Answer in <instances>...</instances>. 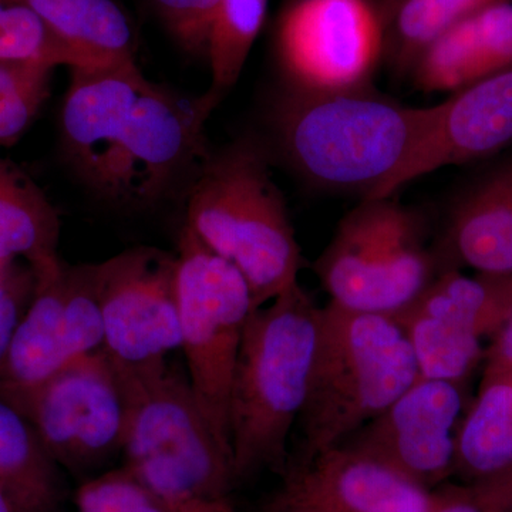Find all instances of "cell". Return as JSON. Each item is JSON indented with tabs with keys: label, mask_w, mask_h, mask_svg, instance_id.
<instances>
[{
	"label": "cell",
	"mask_w": 512,
	"mask_h": 512,
	"mask_svg": "<svg viewBox=\"0 0 512 512\" xmlns=\"http://www.w3.org/2000/svg\"><path fill=\"white\" fill-rule=\"evenodd\" d=\"M437 114L404 185L450 165L473 163L512 141V69L451 94Z\"/></svg>",
	"instance_id": "cell-15"
},
{
	"label": "cell",
	"mask_w": 512,
	"mask_h": 512,
	"mask_svg": "<svg viewBox=\"0 0 512 512\" xmlns=\"http://www.w3.org/2000/svg\"><path fill=\"white\" fill-rule=\"evenodd\" d=\"M319 319V306L299 282L252 312L229 403L235 480L284 466L289 436L308 397Z\"/></svg>",
	"instance_id": "cell-3"
},
{
	"label": "cell",
	"mask_w": 512,
	"mask_h": 512,
	"mask_svg": "<svg viewBox=\"0 0 512 512\" xmlns=\"http://www.w3.org/2000/svg\"><path fill=\"white\" fill-rule=\"evenodd\" d=\"M437 106L410 107L372 89L291 92L276 111L286 158L305 180L363 200L393 197L430 136Z\"/></svg>",
	"instance_id": "cell-2"
},
{
	"label": "cell",
	"mask_w": 512,
	"mask_h": 512,
	"mask_svg": "<svg viewBox=\"0 0 512 512\" xmlns=\"http://www.w3.org/2000/svg\"><path fill=\"white\" fill-rule=\"evenodd\" d=\"M168 32L190 53L207 50L208 33L221 0H153Z\"/></svg>",
	"instance_id": "cell-29"
},
{
	"label": "cell",
	"mask_w": 512,
	"mask_h": 512,
	"mask_svg": "<svg viewBox=\"0 0 512 512\" xmlns=\"http://www.w3.org/2000/svg\"><path fill=\"white\" fill-rule=\"evenodd\" d=\"M410 69L423 92L451 94L512 69V3L450 26L421 50Z\"/></svg>",
	"instance_id": "cell-16"
},
{
	"label": "cell",
	"mask_w": 512,
	"mask_h": 512,
	"mask_svg": "<svg viewBox=\"0 0 512 512\" xmlns=\"http://www.w3.org/2000/svg\"><path fill=\"white\" fill-rule=\"evenodd\" d=\"M177 256L134 248L99 264L103 350L120 366L157 362L181 348Z\"/></svg>",
	"instance_id": "cell-12"
},
{
	"label": "cell",
	"mask_w": 512,
	"mask_h": 512,
	"mask_svg": "<svg viewBox=\"0 0 512 512\" xmlns=\"http://www.w3.org/2000/svg\"><path fill=\"white\" fill-rule=\"evenodd\" d=\"M284 512H306V511H299V510H288V511H284Z\"/></svg>",
	"instance_id": "cell-38"
},
{
	"label": "cell",
	"mask_w": 512,
	"mask_h": 512,
	"mask_svg": "<svg viewBox=\"0 0 512 512\" xmlns=\"http://www.w3.org/2000/svg\"><path fill=\"white\" fill-rule=\"evenodd\" d=\"M35 292V275L32 269L18 268L13 262L0 271V363L18 328L23 313L28 309Z\"/></svg>",
	"instance_id": "cell-30"
},
{
	"label": "cell",
	"mask_w": 512,
	"mask_h": 512,
	"mask_svg": "<svg viewBox=\"0 0 512 512\" xmlns=\"http://www.w3.org/2000/svg\"><path fill=\"white\" fill-rule=\"evenodd\" d=\"M512 470V372H485L480 392L458 424L454 474L468 485Z\"/></svg>",
	"instance_id": "cell-20"
},
{
	"label": "cell",
	"mask_w": 512,
	"mask_h": 512,
	"mask_svg": "<svg viewBox=\"0 0 512 512\" xmlns=\"http://www.w3.org/2000/svg\"><path fill=\"white\" fill-rule=\"evenodd\" d=\"M220 101L154 84L136 60L74 69L64 97V150L84 181L113 201L158 200L204 150L205 121Z\"/></svg>",
	"instance_id": "cell-1"
},
{
	"label": "cell",
	"mask_w": 512,
	"mask_h": 512,
	"mask_svg": "<svg viewBox=\"0 0 512 512\" xmlns=\"http://www.w3.org/2000/svg\"><path fill=\"white\" fill-rule=\"evenodd\" d=\"M463 403L461 383L417 377L343 446L433 491L454 474Z\"/></svg>",
	"instance_id": "cell-13"
},
{
	"label": "cell",
	"mask_w": 512,
	"mask_h": 512,
	"mask_svg": "<svg viewBox=\"0 0 512 512\" xmlns=\"http://www.w3.org/2000/svg\"><path fill=\"white\" fill-rule=\"evenodd\" d=\"M19 2H25V0H19Z\"/></svg>",
	"instance_id": "cell-40"
},
{
	"label": "cell",
	"mask_w": 512,
	"mask_h": 512,
	"mask_svg": "<svg viewBox=\"0 0 512 512\" xmlns=\"http://www.w3.org/2000/svg\"><path fill=\"white\" fill-rule=\"evenodd\" d=\"M64 330L70 362L103 350L104 323L101 312L99 264H66Z\"/></svg>",
	"instance_id": "cell-27"
},
{
	"label": "cell",
	"mask_w": 512,
	"mask_h": 512,
	"mask_svg": "<svg viewBox=\"0 0 512 512\" xmlns=\"http://www.w3.org/2000/svg\"><path fill=\"white\" fill-rule=\"evenodd\" d=\"M113 365L126 404L124 467L170 512L227 500L235 481L232 457L205 419L188 377L167 359Z\"/></svg>",
	"instance_id": "cell-4"
},
{
	"label": "cell",
	"mask_w": 512,
	"mask_h": 512,
	"mask_svg": "<svg viewBox=\"0 0 512 512\" xmlns=\"http://www.w3.org/2000/svg\"><path fill=\"white\" fill-rule=\"evenodd\" d=\"M512 313V275L444 269L394 320L409 339L419 377L461 383Z\"/></svg>",
	"instance_id": "cell-11"
},
{
	"label": "cell",
	"mask_w": 512,
	"mask_h": 512,
	"mask_svg": "<svg viewBox=\"0 0 512 512\" xmlns=\"http://www.w3.org/2000/svg\"><path fill=\"white\" fill-rule=\"evenodd\" d=\"M0 397L32 423L56 463L70 470H87L121 450L126 404L104 350L73 360L32 389Z\"/></svg>",
	"instance_id": "cell-10"
},
{
	"label": "cell",
	"mask_w": 512,
	"mask_h": 512,
	"mask_svg": "<svg viewBox=\"0 0 512 512\" xmlns=\"http://www.w3.org/2000/svg\"><path fill=\"white\" fill-rule=\"evenodd\" d=\"M448 258L478 274L512 275V164L477 184L451 215Z\"/></svg>",
	"instance_id": "cell-18"
},
{
	"label": "cell",
	"mask_w": 512,
	"mask_h": 512,
	"mask_svg": "<svg viewBox=\"0 0 512 512\" xmlns=\"http://www.w3.org/2000/svg\"><path fill=\"white\" fill-rule=\"evenodd\" d=\"M0 512H15L2 487H0Z\"/></svg>",
	"instance_id": "cell-36"
},
{
	"label": "cell",
	"mask_w": 512,
	"mask_h": 512,
	"mask_svg": "<svg viewBox=\"0 0 512 512\" xmlns=\"http://www.w3.org/2000/svg\"><path fill=\"white\" fill-rule=\"evenodd\" d=\"M55 67L0 60V146L18 143L50 94Z\"/></svg>",
	"instance_id": "cell-26"
},
{
	"label": "cell",
	"mask_w": 512,
	"mask_h": 512,
	"mask_svg": "<svg viewBox=\"0 0 512 512\" xmlns=\"http://www.w3.org/2000/svg\"><path fill=\"white\" fill-rule=\"evenodd\" d=\"M5 265H8V264H0V271H2L3 266H5Z\"/></svg>",
	"instance_id": "cell-39"
},
{
	"label": "cell",
	"mask_w": 512,
	"mask_h": 512,
	"mask_svg": "<svg viewBox=\"0 0 512 512\" xmlns=\"http://www.w3.org/2000/svg\"><path fill=\"white\" fill-rule=\"evenodd\" d=\"M377 3H379L380 9H382L387 26H389L390 20H392L397 8L402 5L403 0H377Z\"/></svg>",
	"instance_id": "cell-34"
},
{
	"label": "cell",
	"mask_w": 512,
	"mask_h": 512,
	"mask_svg": "<svg viewBox=\"0 0 512 512\" xmlns=\"http://www.w3.org/2000/svg\"><path fill=\"white\" fill-rule=\"evenodd\" d=\"M60 222L45 192L19 165L0 157V264L22 258L33 275L59 264Z\"/></svg>",
	"instance_id": "cell-19"
},
{
	"label": "cell",
	"mask_w": 512,
	"mask_h": 512,
	"mask_svg": "<svg viewBox=\"0 0 512 512\" xmlns=\"http://www.w3.org/2000/svg\"><path fill=\"white\" fill-rule=\"evenodd\" d=\"M64 271L60 261L35 275V292L0 363V394L23 392L69 365L64 330Z\"/></svg>",
	"instance_id": "cell-17"
},
{
	"label": "cell",
	"mask_w": 512,
	"mask_h": 512,
	"mask_svg": "<svg viewBox=\"0 0 512 512\" xmlns=\"http://www.w3.org/2000/svg\"><path fill=\"white\" fill-rule=\"evenodd\" d=\"M419 377L409 339L392 316L320 308L308 397L299 417L301 464L342 446Z\"/></svg>",
	"instance_id": "cell-5"
},
{
	"label": "cell",
	"mask_w": 512,
	"mask_h": 512,
	"mask_svg": "<svg viewBox=\"0 0 512 512\" xmlns=\"http://www.w3.org/2000/svg\"><path fill=\"white\" fill-rule=\"evenodd\" d=\"M0 60L90 69L86 60L59 39L35 10L25 2L6 0H0Z\"/></svg>",
	"instance_id": "cell-25"
},
{
	"label": "cell",
	"mask_w": 512,
	"mask_h": 512,
	"mask_svg": "<svg viewBox=\"0 0 512 512\" xmlns=\"http://www.w3.org/2000/svg\"><path fill=\"white\" fill-rule=\"evenodd\" d=\"M187 225L235 266L262 308L298 281L301 247L261 151L239 143L207 157L187 204Z\"/></svg>",
	"instance_id": "cell-6"
},
{
	"label": "cell",
	"mask_w": 512,
	"mask_h": 512,
	"mask_svg": "<svg viewBox=\"0 0 512 512\" xmlns=\"http://www.w3.org/2000/svg\"><path fill=\"white\" fill-rule=\"evenodd\" d=\"M485 372H512V313L493 336Z\"/></svg>",
	"instance_id": "cell-33"
},
{
	"label": "cell",
	"mask_w": 512,
	"mask_h": 512,
	"mask_svg": "<svg viewBox=\"0 0 512 512\" xmlns=\"http://www.w3.org/2000/svg\"><path fill=\"white\" fill-rule=\"evenodd\" d=\"M90 69L134 59L130 23L114 0H25Z\"/></svg>",
	"instance_id": "cell-22"
},
{
	"label": "cell",
	"mask_w": 512,
	"mask_h": 512,
	"mask_svg": "<svg viewBox=\"0 0 512 512\" xmlns=\"http://www.w3.org/2000/svg\"><path fill=\"white\" fill-rule=\"evenodd\" d=\"M187 512H234L228 505V501H217V503H210L201 505V507L194 508V510Z\"/></svg>",
	"instance_id": "cell-35"
},
{
	"label": "cell",
	"mask_w": 512,
	"mask_h": 512,
	"mask_svg": "<svg viewBox=\"0 0 512 512\" xmlns=\"http://www.w3.org/2000/svg\"><path fill=\"white\" fill-rule=\"evenodd\" d=\"M481 501L497 512H512V470L494 480L470 485Z\"/></svg>",
	"instance_id": "cell-32"
},
{
	"label": "cell",
	"mask_w": 512,
	"mask_h": 512,
	"mask_svg": "<svg viewBox=\"0 0 512 512\" xmlns=\"http://www.w3.org/2000/svg\"><path fill=\"white\" fill-rule=\"evenodd\" d=\"M140 512H170L167 510V508L164 507V505H161L158 503V501L154 500L151 501L150 504L146 505V507L143 508Z\"/></svg>",
	"instance_id": "cell-37"
},
{
	"label": "cell",
	"mask_w": 512,
	"mask_h": 512,
	"mask_svg": "<svg viewBox=\"0 0 512 512\" xmlns=\"http://www.w3.org/2000/svg\"><path fill=\"white\" fill-rule=\"evenodd\" d=\"M175 284L187 377L215 437L232 457L229 403L242 336L255 311L251 289L188 225L178 244Z\"/></svg>",
	"instance_id": "cell-8"
},
{
	"label": "cell",
	"mask_w": 512,
	"mask_h": 512,
	"mask_svg": "<svg viewBox=\"0 0 512 512\" xmlns=\"http://www.w3.org/2000/svg\"><path fill=\"white\" fill-rule=\"evenodd\" d=\"M503 3L512 0H403L387 26L394 62L402 69L412 67L421 50L441 32Z\"/></svg>",
	"instance_id": "cell-24"
},
{
	"label": "cell",
	"mask_w": 512,
	"mask_h": 512,
	"mask_svg": "<svg viewBox=\"0 0 512 512\" xmlns=\"http://www.w3.org/2000/svg\"><path fill=\"white\" fill-rule=\"evenodd\" d=\"M0 487L15 512H56L63 491L55 458L32 423L0 397Z\"/></svg>",
	"instance_id": "cell-21"
},
{
	"label": "cell",
	"mask_w": 512,
	"mask_h": 512,
	"mask_svg": "<svg viewBox=\"0 0 512 512\" xmlns=\"http://www.w3.org/2000/svg\"><path fill=\"white\" fill-rule=\"evenodd\" d=\"M434 495L436 497L430 512H497L485 505L470 485H450L434 491Z\"/></svg>",
	"instance_id": "cell-31"
},
{
	"label": "cell",
	"mask_w": 512,
	"mask_h": 512,
	"mask_svg": "<svg viewBox=\"0 0 512 512\" xmlns=\"http://www.w3.org/2000/svg\"><path fill=\"white\" fill-rule=\"evenodd\" d=\"M434 497L342 444L293 468L276 504L281 512H430Z\"/></svg>",
	"instance_id": "cell-14"
},
{
	"label": "cell",
	"mask_w": 512,
	"mask_h": 512,
	"mask_svg": "<svg viewBox=\"0 0 512 512\" xmlns=\"http://www.w3.org/2000/svg\"><path fill=\"white\" fill-rule=\"evenodd\" d=\"M154 501L126 467L87 481L76 495L77 512H140Z\"/></svg>",
	"instance_id": "cell-28"
},
{
	"label": "cell",
	"mask_w": 512,
	"mask_h": 512,
	"mask_svg": "<svg viewBox=\"0 0 512 512\" xmlns=\"http://www.w3.org/2000/svg\"><path fill=\"white\" fill-rule=\"evenodd\" d=\"M315 274L333 305L394 318L440 272L420 218L387 197L363 200L343 217Z\"/></svg>",
	"instance_id": "cell-7"
},
{
	"label": "cell",
	"mask_w": 512,
	"mask_h": 512,
	"mask_svg": "<svg viewBox=\"0 0 512 512\" xmlns=\"http://www.w3.org/2000/svg\"><path fill=\"white\" fill-rule=\"evenodd\" d=\"M386 47L377 0H291L276 29L279 64L298 93L369 89Z\"/></svg>",
	"instance_id": "cell-9"
},
{
	"label": "cell",
	"mask_w": 512,
	"mask_h": 512,
	"mask_svg": "<svg viewBox=\"0 0 512 512\" xmlns=\"http://www.w3.org/2000/svg\"><path fill=\"white\" fill-rule=\"evenodd\" d=\"M268 10V0H221L208 33L212 83L208 93L222 100L237 84Z\"/></svg>",
	"instance_id": "cell-23"
}]
</instances>
